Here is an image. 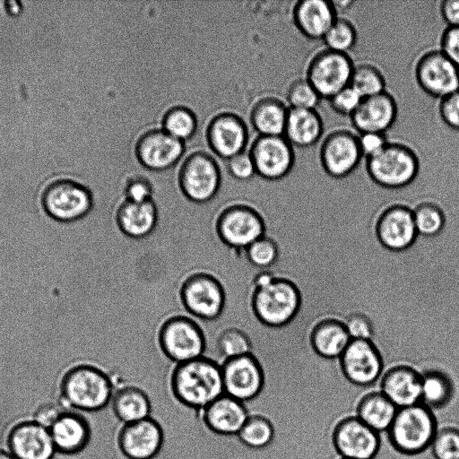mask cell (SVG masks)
<instances>
[{
	"label": "cell",
	"mask_w": 459,
	"mask_h": 459,
	"mask_svg": "<svg viewBox=\"0 0 459 459\" xmlns=\"http://www.w3.org/2000/svg\"><path fill=\"white\" fill-rule=\"evenodd\" d=\"M220 326L238 328L251 343L250 354L263 377L316 403H335L352 397L359 385L343 373L340 358L329 359L298 345L282 325L271 326L255 316L250 299L238 300L222 313Z\"/></svg>",
	"instance_id": "6da1fadb"
},
{
	"label": "cell",
	"mask_w": 459,
	"mask_h": 459,
	"mask_svg": "<svg viewBox=\"0 0 459 459\" xmlns=\"http://www.w3.org/2000/svg\"><path fill=\"white\" fill-rule=\"evenodd\" d=\"M171 382L182 403L199 409H204L225 394L221 365L204 356L177 363Z\"/></svg>",
	"instance_id": "7a4b0ae2"
},
{
	"label": "cell",
	"mask_w": 459,
	"mask_h": 459,
	"mask_svg": "<svg viewBox=\"0 0 459 459\" xmlns=\"http://www.w3.org/2000/svg\"><path fill=\"white\" fill-rule=\"evenodd\" d=\"M61 403L67 409L88 413L108 405L113 395V386L108 375L90 363H81L69 368L60 383Z\"/></svg>",
	"instance_id": "3957f363"
},
{
	"label": "cell",
	"mask_w": 459,
	"mask_h": 459,
	"mask_svg": "<svg viewBox=\"0 0 459 459\" xmlns=\"http://www.w3.org/2000/svg\"><path fill=\"white\" fill-rule=\"evenodd\" d=\"M420 162L415 152L408 145L388 142L375 156L367 159V174L373 184L400 190L411 186L419 174Z\"/></svg>",
	"instance_id": "277c9868"
},
{
	"label": "cell",
	"mask_w": 459,
	"mask_h": 459,
	"mask_svg": "<svg viewBox=\"0 0 459 459\" xmlns=\"http://www.w3.org/2000/svg\"><path fill=\"white\" fill-rule=\"evenodd\" d=\"M40 204L45 213L54 221L70 223L87 217L93 211L95 202L89 187L70 178H60L44 188Z\"/></svg>",
	"instance_id": "5b68a950"
},
{
	"label": "cell",
	"mask_w": 459,
	"mask_h": 459,
	"mask_svg": "<svg viewBox=\"0 0 459 459\" xmlns=\"http://www.w3.org/2000/svg\"><path fill=\"white\" fill-rule=\"evenodd\" d=\"M437 430L432 411L419 403L398 408L387 433L392 444L399 451L415 454L431 445Z\"/></svg>",
	"instance_id": "8992f818"
},
{
	"label": "cell",
	"mask_w": 459,
	"mask_h": 459,
	"mask_svg": "<svg viewBox=\"0 0 459 459\" xmlns=\"http://www.w3.org/2000/svg\"><path fill=\"white\" fill-rule=\"evenodd\" d=\"M180 299L169 309V318L182 310L200 319L212 320L221 313L225 299L221 283L206 273L187 277L180 288Z\"/></svg>",
	"instance_id": "52a82bcc"
},
{
	"label": "cell",
	"mask_w": 459,
	"mask_h": 459,
	"mask_svg": "<svg viewBox=\"0 0 459 459\" xmlns=\"http://www.w3.org/2000/svg\"><path fill=\"white\" fill-rule=\"evenodd\" d=\"M177 184L189 201L205 204L218 195L222 184L221 174L212 156L204 152H195L182 162Z\"/></svg>",
	"instance_id": "ba28073f"
},
{
	"label": "cell",
	"mask_w": 459,
	"mask_h": 459,
	"mask_svg": "<svg viewBox=\"0 0 459 459\" xmlns=\"http://www.w3.org/2000/svg\"><path fill=\"white\" fill-rule=\"evenodd\" d=\"M299 295L290 281L273 279L271 282L254 286L252 307L257 318L271 326L290 322L298 311Z\"/></svg>",
	"instance_id": "9c48e42d"
},
{
	"label": "cell",
	"mask_w": 459,
	"mask_h": 459,
	"mask_svg": "<svg viewBox=\"0 0 459 459\" xmlns=\"http://www.w3.org/2000/svg\"><path fill=\"white\" fill-rule=\"evenodd\" d=\"M354 65L348 54L325 48L309 61L306 79L322 99L329 100L350 85Z\"/></svg>",
	"instance_id": "30bf717a"
},
{
	"label": "cell",
	"mask_w": 459,
	"mask_h": 459,
	"mask_svg": "<svg viewBox=\"0 0 459 459\" xmlns=\"http://www.w3.org/2000/svg\"><path fill=\"white\" fill-rule=\"evenodd\" d=\"M159 342L166 356L176 363L189 361L204 354L203 332L185 316L170 317L162 324L159 330Z\"/></svg>",
	"instance_id": "8fae6325"
},
{
	"label": "cell",
	"mask_w": 459,
	"mask_h": 459,
	"mask_svg": "<svg viewBox=\"0 0 459 459\" xmlns=\"http://www.w3.org/2000/svg\"><path fill=\"white\" fill-rule=\"evenodd\" d=\"M249 154L256 174L269 182L285 178L295 162L293 146L283 135H258Z\"/></svg>",
	"instance_id": "7c38bea8"
},
{
	"label": "cell",
	"mask_w": 459,
	"mask_h": 459,
	"mask_svg": "<svg viewBox=\"0 0 459 459\" xmlns=\"http://www.w3.org/2000/svg\"><path fill=\"white\" fill-rule=\"evenodd\" d=\"M217 232L228 246L246 249L264 236L260 215L251 207L235 204L220 212L216 221Z\"/></svg>",
	"instance_id": "4fadbf2b"
},
{
	"label": "cell",
	"mask_w": 459,
	"mask_h": 459,
	"mask_svg": "<svg viewBox=\"0 0 459 459\" xmlns=\"http://www.w3.org/2000/svg\"><path fill=\"white\" fill-rule=\"evenodd\" d=\"M415 78L424 92L440 100L459 90V67L440 49L429 50L419 58Z\"/></svg>",
	"instance_id": "5bb4252c"
},
{
	"label": "cell",
	"mask_w": 459,
	"mask_h": 459,
	"mask_svg": "<svg viewBox=\"0 0 459 459\" xmlns=\"http://www.w3.org/2000/svg\"><path fill=\"white\" fill-rule=\"evenodd\" d=\"M363 157L358 136L345 129H337L326 135L319 152L320 163L326 175L333 179L349 177Z\"/></svg>",
	"instance_id": "9a60e30c"
},
{
	"label": "cell",
	"mask_w": 459,
	"mask_h": 459,
	"mask_svg": "<svg viewBox=\"0 0 459 459\" xmlns=\"http://www.w3.org/2000/svg\"><path fill=\"white\" fill-rule=\"evenodd\" d=\"M185 152L184 142L161 128L144 132L137 140L134 152L138 161L153 171L169 169L176 165Z\"/></svg>",
	"instance_id": "2e32d148"
},
{
	"label": "cell",
	"mask_w": 459,
	"mask_h": 459,
	"mask_svg": "<svg viewBox=\"0 0 459 459\" xmlns=\"http://www.w3.org/2000/svg\"><path fill=\"white\" fill-rule=\"evenodd\" d=\"M225 394L240 401L258 394L263 386V373L251 354L229 359L221 365Z\"/></svg>",
	"instance_id": "e0dca14e"
},
{
	"label": "cell",
	"mask_w": 459,
	"mask_h": 459,
	"mask_svg": "<svg viewBox=\"0 0 459 459\" xmlns=\"http://www.w3.org/2000/svg\"><path fill=\"white\" fill-rule=\"evenodd\" d=\"M247 137L245 121L231 112L215 115L206 130L210 148L217 156L226 160L244 152Z\"/></svg>",
	"instance_id": "ac0fdd59"
},
{
	"label": "cell",
	"mask_w": 459,
	"mask_h": 459,
	"mask_svg": "<svg viewBox=\"0 0 459 459\" xmlns=\"http://www.w3.org/2000/svg\"><path fill=\"white\" fill-rule=\"evenodd\" d=\"M343 373L352 383L368 385L382 379V360L368 340H351L340 356Z\"/></svg>",
	"instance_id": "d6986e66"
},
{
	"label": "cell",
	"mask_w": 459,
	"mask_h": 459,
	"mask_svg": "<svg viewBox=\"0 0 459 459\" xmlns=\"http://www.w3.org/2000/svg\"><path fill=\"white\" fill-rule=\"evenodd\" d=\"M7 447L14 459H53L56 453L49 430L32 420L11 429Z\"/></svg>",
	"instance_id": "ffe728a7"
},
{
	"label": "cell",
	"mask_w": 459,
	"mask_h": 459,
	"mask_svg": "<svg viewBox=\"0 0 459 459\" xmlns=\"http://www.w3.org/2000/svg\"><path fill=\"white\" fill-rule=\"evenodd\" d=\"M333 442L342 458L372 459L379 447V434L358 417H352L337 426Z\"/></svg>",
	"instance_id": "44dd1931"
},
{
	"label": "cell",
	"mask_w": 459,
	"mask_h": 459,
	"mask_svg": "<svg viewBox=\"0 0 459 459\" xmlns=\"http://www.w3.org/2000/svg\"><path fill=\"white\" fill-rule=\"evenodd\" d=\"M397 113L395 99L385 91L362 99L350 118L353 127L359 134L368 132L385 134L395 122Z\"/></svg>",
	"instance_id": "7402d4cb"
},
{
	"label": "cell",
	"mask_w": 459,
	"mask_h": 459,
	"mask_svg": "<svg viewBox=\"0 0 459 459\" xmlns=\"http://www.w3.org/2000/svg\"><path fill=\"white\" fill-rule=\"evenodd\" d=\"M118 442L123 453L130 459H151L160 448L162 433L152 419L124 424Z\"/></svg>",
	"instance_id": "603a6c76"
},
{
	"label": "cell",
	"mask_w": 459,
	"mask_h": 459,
	"mask_svg": "<svg viewBox=\"0 0 459 459\" xmlns=\"http://www.w3.org/2000/svg\"><path fill=\"white\" fill-rule=\"evenodd\" d=\"M56 452L78 455L91 440V426L84 413L65 411L48 429Z\"/></svg>",
	"instance_id": "cb8c5ba5"
},
{
	"label": "cell",
	"mask_w": 459,
	"mask_h": 459,
	"mask_svg": "<svg viewBox=\"0 0 459 459\" xmlns=\"http://www.w3.org/2000/svg\"><path fill=\"white\" fill-rule=\"evenodd\" d=\"M377 235L382 244L392 250H403L415 240L413 211L403 205L386 209L379 219Z\"/></svg>",
	"instance_id": "d4e9b609"
},
{
	"label": "cell",
	"mask_w": 459,
	"mask_h": 459,
	"mask_svg": "<svg viewBox=\"0 0 459 459\" xmlns=\"http://www.w3.org/2000/svg\"><path fill=\"white\" fill-rule=\"evenodd\" d=\"M333 1L300 0L292 10V19L299 32L309 39H323L337 19Z\"/></svg>",
	"instance_id": "484cf974"
},
{
	"label": "cell",
	"mask_w": 459,
	"mask_h": 459,
	"mask_svg": "<svg viewBox=\"0 0 459 459\" xmlns=\"http://www.w3.org/2000/svg\"><path fill=\"white\" fill-rule=\"evenodd\" d=\"M115 219L119 230L132 238H143L150 235L158 222V209L153 200L134 203L122 198L115 208Z\"/></svg>",
	"instance_id": "4316f807"
},
{
	"label": "cell",
	"mask_w": 459,
	"mask_h": 459,
	"mask_svg": "<svg viewBox=\"0 0 459 459\" xmlns=\"http://www.w3.org/2000/svg\"><path fill=\"white\" fill-rule=\"evenodd\" d=\"M380 390L398 408L419 403L421 376L408 367L394 368L383 376Z\"/></svg>",
	"instance_id": "83f0119b"
},
{
	"label": "cell",
	"mask_w": 459,
	"mask_h": 459,
	"mask_svg": "<svg viewBox=\"0 0 459 459\" xmlns=\"http://www.w3.org/2000/svg\"><path fill=\"white\" fill-rule=\"evenodd\" d=\"M247 418L242 402L226 394L204 409V419L208 427L221 434H238Z\"/></svg>",
	"instance_id": "f1b7e54d"
},
{
	"label": "cell",
	"mask_w": 459,
	"mask_h": 459,
	"mask_svg": "<svg viewBox=\"0 0 459 459\" xmlns=\"http://www.w3.org/2000/svg\"><path fill=\"white\" fill-rule=\"evenodd\" d=\"M324 132V124L316 109H289L283 136L294 147L307 148L315 145Z\"/></svg>",
	"instance_id": "f546056e"
},
{
	"label": "cell",
	"mask_w": 459,
	"mask_h": 459,
	"mask_svg": "<svg viewBox=\"0 0 459 459\" xmlns=\"http://www.w3.org/2000/svg\"><path fill=\"white\" fill-rule=\"evenodd\" d=\"M289 109L280 99L264 97L251 108L250 122L259 135H283Z\"/></svg>",
	"instance_id": "4dcf8cb0"
},
{
	"label": "cell",
	"mask_w": 459,
	"mask_h": 459,
	"mask_svg": "<svg viewBox=\"0 0 459 459\" xmlns=\"http://www.w3.org/2000/svg\"><path fill=\"white\" fill-rule=\"evenodd\" d=\"M398 407L381 392L366 395L359 403L357 417L377 433L387 431Z\"/></svg>",
	"instance_id": "1f68e13d"
},
{
	"label": "cell",
	"mask_w": 459,
	"mask_h": 459,
	"mask_svg": "<svg viewBox=\"0 0 459 459\" xmlns=\"http://www.w3.org/2000/svg\"><path fill=\"white\" fill-rule=\"evenodd\" d=\"M346 327L335 320L320 323L313 331L311 342L315 351L321 356L340 358L351 342Z\"/></svg>",
	"instance_id": "d6a6232c"
},
{
	"label": "cell",
	"mask_w": 459,
	"mask_h": 459,
	"mask_svg": "<svg viewBox=\"0 0 459 459\" xmlns=\"http://www.w3.org/2000/svg\"><path fill=\"white\" fill-rule=\"evenodd\" d=\"M112 407L117 417L124 423L136 422L150 416V403L140 389L126 386L113 391Z\"/></svg>",
	"instance_id": "836d02e7"
},
{
	"label": "cell",
	"mask_w": 459,
	"mask_h": 459,
	"mask_svg": "<svg viewBox=\"0 0 459 459\" xmlns=\"http://www.w3.org/2000/svg\"><path fill=\"white\" fill-rule=\"evenodd\" d=\"M454 385L446 374L429 371L421 375L420 403L435 411L450 403L454 395Z\"/></svg>",
	"instance_id": "e575fe53"
},
{
	"label": "cell",
	"mask_w": 459,
	"mask_h": 459,
	"mask_svg": "<svg viewBox=\"0 0 459 459\" xmlns=\"http://www.w3.org/2000/svg\"><path fill=\"white\" fill-rule=\"evenodd\" d=\"M251 343L245 333L238 328H228L217 337L213 349L206 357L219 365L225 360L250 354Z\"/></svg>",
	"instance_id": "d590c367"
},
{
	"label": "cell",
	"mask_w": 459,
	"mask_h": 459,
	"mask_svg": "<svg viewBox=\"0 0 459 459\" xmlns=\"http://www.w3.org/2000/svg\"><path fill=\"white\" fill-rule=\"evenodd\" d=\"M196 128L197 120L195 113L185 106L169 108L161 119V129L184 143L194 135Z\"/></svg>",
	"instance_id": "8d00e7d4"
},
{
	"label": "cell",
	"mask_w": 459,
	"mask_h": 459,
	"mask_svg": "<svg viewBox=\"0 0 459 459\" xmlns=\"http://www.w3.org/2000/svg\"><path fill=\"white\" fill-rule=\"evenodd\" d=\"M350 85L364 99L385 91V78L376 65L360 63L354 65Z\"/></svg>",
	"instance_id": "74e56055"
},
{
	"label": "cell",
	"mask_w": 459,
	"mask_h": 459,
	"mask_svg": "<svg viewBox=\"0 0 459 459\" xmlns=\"http://www.w3.org/2000/svg\"><path fill=\"white\" fill-rule=\"evenodd\" d=\"M357 36L353 23L345 18L338 17L325 35L323 41L325 48L348 54L355 46Z\"/></svg>",
	"instance_id": "f35d334b"
},
{
	"label": "cell",
	"mask_w": 459,
	"mask_h": 459,
	"mask_svg": "<svg viewBox=\"0 0 459 459\" xmlns=\"http://www.w3.org/2000/svg\"><path fill=\"white\" fill-rule=\"evenodd\" d=\"M413 218L418 234L431 237L439 233L445 223L442 209L432 202H425L413 211Z\"/></svg>",
	"instance_id": "ab89813d"
},
{
	"label": "cell",
	"mask_w": 459,
	"mask_h": 459,
	"mask_svg": "<svg viewBox=\"0 0 459 459\" xmlns=\"http://www.w3.org/2000/svg\"><path fill=\"white\" fill-rule=\"evenodd\" d=\"M241 441L254 448L267 446L273 436V430L268 420L261 416H248L238 433Z\"/></svg>",
	"instance_id": "60d3db41"
},
{
	"label": "cell",
	"mask_w": 459,
	"mask_h": 459,
	"mask_svg": "<svg viewBox=\"0 0 459 459\" xmlns=\"http://www.w3.org/2000/svg\"><path fill=\"white\" fill-rule=\"evenodd\" d=\"M287 101L290 108L316 109L322 98L305 78L294 80L287 91Z\"/></svg>",
	"instance_id": "b9f144b4"
},
{
	"label": "cell",
	"mask_w": 459,
	"mask_h": 459,
	"mask_svg": "<svg viewBox=\"0 0 459 459\" xmlns=\"http://www.w3.org/2000/svg\"><path fill=\"white\" fill-rule=\"evenodd\" d=\"M430 447L437 459H459V430L454 428L437 429Z\"/></svg>",
	"instance_id": "7bdbcfd3"
},
{
	"label": "cell",
	"mask_w": 459,
	"mask_h": 459,
	"mask_svg": "<svg viewBox=\"0 0 459 459\" xmlns=\"http://www.w3.org/2000/svg\"><path fill=\"white\" fill-rule=\"evenodd\" d=\"M246 252L249 262L257 268H268L277 258L274 242L264 236L246 248Z\"/></svg>",
	"instance_id": "ee69618b"
},
{
	"label": "cell",
	"mask_w": 459,
	"mask_h": 459,
	"mask_svg": "<svg viewBox=\"0 0 459 459\" xmlns=\"http://www.w3.org/2000/svg\"><path fill=\"white\" fill-rule=\"evenodd\" d=\"M155 186L143 176H134L126 180L121 191L123 199L134 203L153 200Z\"/></svg>",
	"instance_id": "f6af8a7d"
},
{
	"label": "cell",
	"mask_w": 459,
	"mask_h": 459,
	"mask_svg": "<svg viewBox=\"0 0 459 459\" xmlns=\"http://www.w3.org/2000/svg\"><path fill=\"white\" fill-rule=\"evenodd\" d=\"M362 99L363 98L349 85L327 100L334 112L341 116L351 117L359 106Z\"/></svg>",
	"instance_id": "bcb514c9"
},
{
	"label": "cell",
	"mask_w": 459,
	"mask_h": 459,
	"mask_svg": "<svg viewBox=\"0 0 459 459\" xmlns=\"http://www.w3.org/2000/svg\"><path fill=\"white\" fill-rule=\"evenodd\" d=\"M227 168L230 175L239 181L249 180L256 174L249 152H242L229 159Z\"/></svg>",
	"instance_id": "7dc6e473"
},
{
	"label": "cell",
	"mask_w": 459,
	"mask_h": 459,
	"mask_svg": "<svg viewBox=\"0 0 459 459\" xmlns=\"http://www.w3.org/2000/svg\"><path fill=\"white\" fill-rule=\"evenodd\" d=\"M438 111L447 126L459 130V90L440 100Z\"/></svg>",
	"instance_id": "c3c4849f"
},
{
	"label": "cell",
	"mask_w": 459,
	"mask_h": 459,
	"mask_svg": "<svg viewBox=\"0 0 459 459\" xmlns=\"http://www.w3.org/2000/svg\"><path fill=\"white\" fill-rule=\"evenodd\" d=\"M66 410L61 403H43L35 410L32 420L49 429Z\"/></svg>",
	"instance_id": "681fc988"
},
{
	"label": "cell",
	"mask_w": 459,
	"mask_h": 459,
	"mask_svg": "<svg viewBox=\"0 0 459 459\" xmlns=\"http://www.w3.org/2000/svg\"><path fill=\"white\" fill-rule=\"evenodd\" d=\"M345 327L351 340H373V328L370 321L363 315H352L346 322Z\"/></svg>",
	"instance_id": "f907efd6"
},
{
	"label": "cell",
	"mask_w": 459,
	"mask_h": 459,
	"mask_svg": "<svg viewBox=\"0 0 459 459\" xmlns=\"http://www.w3.org/2000/svg\"><path fill=\"white\" fill-rule=\"evenodd\" d=\"M358 141L361 153L367 159L380 152L388 143L385 134L374 132L359 134Z\"/></svg>",
	"instance_id": "816d5d0a"
},
{
	"label": "cell",
	"mask_w": 459,
	"mask_h": 459,
	"mask_svg": "<svg viewBox=\"0 0 459 459\" xmlns=\"http://www.w3.org/2000/svg\"><path fill=\"white\" fill-rule=\"evenodd\" d=\"M440 50L459 67V27H447L444 30Z\"/></svg>",
	"instance_id": "f5cc1de1"
},
{
	"label": "cell",
	"mask_w": 459,
	"mask_h": 459,
	"mask_svg": "<svg viewBox=\"0 0 459 459\" xmlns=\"http://www.w3.org/2000/svg\"><path fill=\"white\" fill-rule=\"evenodd\" d=\"M440 13L447 27H459V0H444Z\"/></svg>",
	"instance_id": "db71d44e"
},
{
	"label": "cell",
	"mask_w": 459,
	"mask_h": 459,
	"mask_svg": "<svg viewBox=\"0 0 459 459\" xmlns=\"http://www.w3.org/2000/svg\"><path fill=\"white\" fill-rule=\"evenodd\" d=\"M0 459H14V458L8 451L0 449Z\"/></svg>",
	"instance_id": "11a10c76"
},
{
	"label": "cell",
	"mask_w": 459,
	"mask_h": 459,
	"mask_svg": "<svg viewBox=\"0 0 459 459\" xmlns=\"http://www.w3.org/2000/svg\"><path fill=\"white\" fill-rule=\"evenodd\" d=\"M342 459H346V458H342Z\"/></svg>",
	"instance_id": "9f6ffc18"
}]
</instances>
